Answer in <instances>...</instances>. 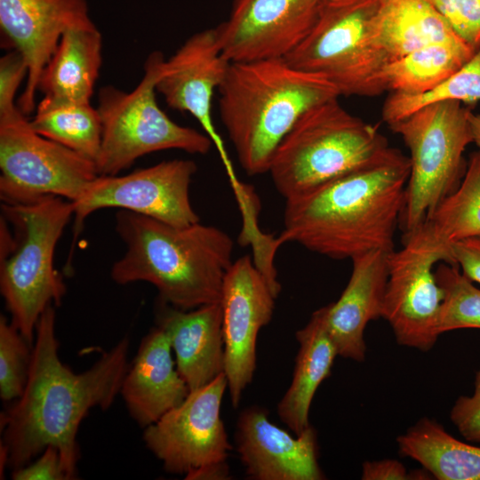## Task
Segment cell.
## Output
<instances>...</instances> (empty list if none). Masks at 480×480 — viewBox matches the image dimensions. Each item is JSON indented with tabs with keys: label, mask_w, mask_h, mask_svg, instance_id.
Here are the masks:
<instances>
[{
	"label": "cell",
	"mask_w": 480,
	"mask_h": 480,
	"mask_svg": "<svg viewBox=\"0 0 480 480\" xmlns=\"http://www.w3.org/2000/svg\"><path fill=\"white\" fill-rule=\"evenodd\" d=\"M54 306L36 328L28 378L22 396L1 413L0 445L7 467L20 468L47 446L56 447L70 480L77 476L76 435L91 409H108L129 368V340L123 338L89 369L76 373L59 357Z\"/></svg>",
	"instance_id": "6da1fadb"
},
{
	"label": "cell",
	"mask_w": 480,
	"mask_h": 480,
	"mask_svg": "<svg viewBox=\"0 0 480 480\" xmlns=\"http://www.w3.org/2000/svg\"><path fill=\"white\" fill-rule=\"evenodd\" d=\"M410 171L409 156L389 146L364 166L285 200L278 242H295L335 260L391 252Z\"/></svg>",
	"instance_id": "7a4b0ae2"
},
{
	"label": "cell",
	"mask_w": 480,
	"mask_h": 480,
	"mask_svg": "<svg viewBox=\"0 0 480 480\" xmlns=\"http://www.w3.org/2000/svg\"><path fill=\"white\" fill-rule=\"evenodd\" d=\"M116 230L126 246L111 268L116 284L149 283L160 301L182 310L220 301L234 262L225 231L200 222L176 227L124 210L116 214Z\"/></svg>",
	"instance_id": "3957f363"
},
{
	"label": "cell",
	"mask_w": 480,
	"mask_h": 480,
	"mask_svg": "<svg viewBox=\"0 0 480 480\" xmlns=\"http://www.w3.org/2000/svg\"><path fill=\"white\" fill-rule=\"evenodd\" d=\"M218 92L221 122L250 176L268 172L277 147L306 112L340 96L332 83L284 59L231 62Z\"/></svg>",
	"instance_id": "277c9868"
},
{
	"label": "cell",
	"mask_w": 480,
	"mask_h": 480,
	"mask_svg": "<svg viewBox=\"0 0 480 480\" xmlns=\"http://www.w3.org/2000/svg\"><path fill=\"white\" fill-rule=\"evenodd\" d=\"M0 292L12 324L33 346L37 322L66 294L54 252L74 216L72 202L46 196L27 204H2Z\"/></svg>",
	"instance_id": "5b68a950"
},
{
	"label": "cell",
	"mask_w": 480,
	"mask_h": 480,
	"mask_svg": "<svg viewBox=\"0 0 480 480\" xmlns=\"http://www.w3.org/2000/svg\"><path fill=\"white\" fill-rule=\"evenodd\" d=\"M338 99L306 112L277 147L268 172L285 200L364 166L389 147L378 126L349 113Z\"/></svg>",
	"instance_id": "8992f818"
},
{
	"label": "cell",
	"mask_w": 480,
	"mask_h": 480,
	"mask_svg": "<svg viewBox=\"0 0 480 480\" xmlns=\"http://www.w3.org/2000/svg\"><path fill=\"white\" fill-rule=\"evenodd\" d=\"M470 114L460 102L437 101L388 125L410 152L411 171L399 225L404 233L423 224L460 184L467 168L463 154L473 142Z\"/></svg>",
	"instance_id": "52a82bcc"
},
{
	"label": "cell",
	"mask_w": 480,
	"mask_h": 480,
	"mask_svg": "<svg viewBox=\"0 0 480 480\" xmlns=\"http://www.w3.org/2000/svg\"><path fill=\"white\" fill-rule=\"evenodd\" d=\"M164 58L151 52L144 75L131 92L112 85L100 88L98 111L102 125L99 175H116L136 159L160 150L180 149L205 155L212 147L205 133L173 122L157 105L156 80Z\"/></svg>",
	"instance_id": "ba28073f"
},
{
	"label": "cell",
	"mask_w": 480,
	"mask_h": 480,
	"mask_svg": "<svg viewBox=\"0 0 480 480\" xmlns=\"http://www.w3.org/2000/svg\"><path fill=\"white\" fill-rule=\"evenodd\" d=\"M376 4L377 0L322 1L314 26L284 60L326 79L340 96L380 95L386 92L380 74L387 61L369 36Z\"/></svg>",
	"instance_id": "9c48e42d"
},
{
	"label": "cell",
	"mask_w": 480,
	"mask_h": 480,
	"mask_svg": "<svg viewBox=\"0 0 480 480\" xmlns=\"http://www.w3.org/2000/svg\"><path fill=\"white\" fill-rule=\"evenodd\" d=\"M454 262L451 244L425 221L404 233L403 246L388 254V278L382 317L390 324L398 344L421 351L432 348L439 330L444 291L435 266Z\"/></svg>",
	"instance_id": "30bf717a"
},
{
	"label": "cell",
	"mask_w": 480,
	"mask_h": 480,
	"mask_svg": "<svg viewBox=\"0 0 480 480\" xmlns=\"http://www.w3.org/2000/svg\"><path fill=\"white\" fill-rule=\"evenodd\" d=\"M19 107L0 114V197L27 204L46 196L76 201L99 174L95 164L47 139Z\"/></svg>",
	"instance_id": "8fae6325"
},
{
	"label": "cell",
	"mask_w": 480,
	"mask_h": 480,
	"mask_svg": "<svg viewBox=\"0 0 480 480\" xmlns=\"http://www.w3.org/2000/svg\"><path fill=\"white\" fill-rule=\"evenodd\" d=\"M197 165L188 159L163 161L125 175H98L74 202V241L92 212L117 208L185 227L199 222L189 196Z\"/></svg>",
	"instance_id": "7c38bea8"
},
{
	"label": "cell",
	"mask_w": 480,
	"mask_h": 480,
	"mask_svg": "<svg viewBox=\"0 0 480 480\" xmlns=\"http://www.w3.org/2000/svg\"><path fill=\"white\" fill-rule=\"evenodd\" d=\"M228 380L220 374L187 397L156 422L144 428L147 448L172 474H191L227 462L232 449L220 417Z\"/></svg>",
	"instance_id": "4fadbf2b"
},
{
	"label": "cell",
	"mask_w": 480,
	"mask_h": 480,
	"mask_svg": "<svg viewBox=\"0 0 480 480\" xmlns=\"http://www.w3.org/2000/svg\"><path fill=\"white\" fill-rule=\"evenodd\" d=\"M229 62L223 55L216 28L192 35L167 60H164L156 89L167 105L188 112L199 123L216 148L236 196L245 190L212 118V99L222 84Z\"/></svg>",
	"instance_id": "5bb4252c"
},
{
	"label": "cell",
	"mask_w": 480,
	"mask_h": 480,
	"mask_svg": "<svg viewBox=\"0 0 480 480\" xmlns=\"http://www.w3.org/2000/svg\"><path fill=\"white\" fill-rule=\"evenodd\" d=\"M276 299L251 256L244 255L232 263L224 277L220 303L224 374L235 408L252 380L257 337L272 318Z\"/></svg>",
	"instance_id": "9a60e30c"
},
{
	"label": "cell",
	"mask_w": 480,
	"mask_h": 480,
	"mask_svg": "<svg viewBox=\"0 0 480 480\" xmlns=\"http://www.w3.org/2000/svg\"><path fill=\"white\" fill-rule=\"evenodd\" d=\"M322 0H233L216 28L229 62L284 59L308 35Z\"/></svg>",
	"instance_id": "2e32d148"
},
{
	"label": "cell",
	"mask_w": 480,
	"mask_h": 480,
	"mask_svg": "<svg viewBox=\"0 0 480 480\" xmlns=\"http://www.w3.org/2000/svg\"><path fill=\"white\" fill-rule=\"evenodd\" d=\"M86 0H0V28L5 41L27 66L25 89L18 100L24 115L35 109L40 76L62 34L92 23Z\"/></svg>",
	"instance_id": "e0dca14e"
},
{
	"label": "cell",
	"mask_w": 480,
	"mask_h": 480,
	"mask_svg": "<svg viewBox=\"0 0 480 480\" xmlns=\"http://www.w3.org/2000/svg\"><path fill=\"white\" fill-rule=\"evenodd\" d=\"M236 451L253 480H322L317 435L309 425L296 437L272 423L259 406L244 410L236 432Z\"/></svg>",
	"instance_id": "ac0fdd59"
},
{
	"label": "cell",
	"mask_w": 480,
	"mask_h": 480,
	"mask_svg": "<svg viewBox=\"0 0 480 480\" xmlns=\"http://www.w3.org/2000/svg\"><path fill=\"white\" fill-rule=\"evenodd\" d=\"M389 252L373 250L351 259L352 272L339 300L324 306L325 324L338 356L363 362L364 330L382 317Z\"/></svg>",
	"instance_id": "d6986e66"
},
{
	"label": "cell",
	"mask_w": 480,
	"mask_h": 480,
	"mask_svg": "<svg viewBox=\"0 0 480 480\" xmlns=\"http://www.w3.org/2000/svg\"><path fill=\"white\" fill-rule=\"evenodd\" d=\"M156 323L169 339L176 367L189 391L207 385L224 373L220 301L189 310L160 301Z\"/></svg>",
	"instance_id": "ffe728a7"
},
{
	"label": "cell",
	"mask_w": 480,
	"mask_h": 480,
	"mask_svg": "<svg viewBox=\"0 0 480 480\" xmlns=\"http://www.w3.org/2000/svg\"><path fill=\"white\" fill-rule=\"evenodd\" d=\"M172 350L166 334L156 326L141 340L124 378L120 394L130 415L141 428L156 422L189 393L175 368Z\"/></svg>",
	"instance_id": "44dd1931"
},
{
	"label": "cell",
	"mask_w": 480,
	"mask_h": 480,
	"mask_svg": "<svg viewBox=\"0 0 480 480\" xmlns=\"http://www.w3.org/2000/svg\"><path fill=\"white\" fill-rule=\"evenodd\" d=\"M369 36L387 63L434 43L461 40L427 0H377Z\"/></svg>",
	"instance_id": "7402d4cb"
},
{
	"label": "cell",
	"mask_w": 480,
	"mask_h": 480,
	"mask_svg": "<svg viewBox=\"0 0 480 480\" xmlns=\"http://www.w3.org/2000/svg\"><path fill=\"white\" fill-rule=\"evenodd\" d=\"M300 348L295 360L292 383L277 405L280 420L300 435L310 424L309 409L320 384L330 375L336 346L325 324L324 306L316 310L301 329L296 332Z\"/></svg>",
	"instance_id": "603a6c76"
},
{
	"label": "cell",
	"mask_w": 480,
	"mask_h": 480,
	"mask_svg": "<svg viewBox=\"0 0 480 480\" xmlns=\"http://www.w3.org/2000/svg\"><path fill=\"white\" fill-rule=\"evenodd\" d=\"M101 48V34L93 22L68 28L40 76L37 91L53 100L91 102Z\"/></svg>",
	"instance_id": "cb8c5ba5"
},
{
	"label": "cell",
	"mask_w": 480,
	"mask_h": 480,
	"mask_svg": "<svg viewBox=\"0 0 480 480\" xmlns=\"http://www.w3.org/2000/svg\"><path fill=\"white\" fill-rule=\"evenodd\" d=\"M396 442L404 456L438 480H480V447L458 440L433 420H418Z\"/></svg>",
	"instance_id": "d4e9b609"
},
{
	"label": "cell",
	"mask_w": 480,
	"mask_h": 480,
	"mask_svg": "<svg viewBox=\"0 0 480 480\" xmlns=\"http://www.w3.org/2000/svg\"><path fill=\"white\" fill-rule=\"evenodd\" d=\"M475 51L461 40L434 43L388 62L380 79L393 93H426L463 66Z\"/></svg>",
	"instance_id": "484cf974"
},
{
	"label": "cell",
	"mask_w": 480,
	"mask_h": 480,
	"mask_svg": "<svg viewBox=\"0 0 480 480\" xmlns=\"http://www.w3.org/2000/svg\"><path fill=\"white\" fill-rule=\"evenodd\" d=\"M34 131L96 163L102 125L91 102L58 101L44 97L29 120Z\"/></svg>",
	"instance_id": "4316f807"
},
{
	"label": "cell",
	"mask_w": 480,
	"mask_h": 480,
	"mask_svg": "<svg viewBox=\"0 0 480 480\" xmlns=\"http://www.w3.org/2000/svg\"><path fill=\"white\" fill-rule=\"evenodd\" d=\"M426 221L449 244L480 236V150L470 155L459 187Z\"/></svg>",
	"instance_id": "83f0119b"
},
{
	"label": "cell",
	"mask_w": 480,
	"mask_h": 480,
	"mask_svg": "<svg viewBox=\"0 0 480 480\" xmlns=\"http://www.w3.org/2000/svg\"><path fill=\"white\" fill-rule=\"evenodd\" d=\"M445 100L464 104L480 100V45L463 66L433 90L419 95L390 92L384 101L381 117L389 125L423 106Z\"/></svg>",
	"instance_id": "f1b7e54d"
},
{
	"label": "cell",
	"mask_w": 480,
	"mask_h": 480,
	"mask_svg": "<svg viewBox=\"0 0 480 480\" xmlns=\"http://www.w3.org/2000/svg\"><path fill=\"white\" fill-rule=\"evenodd\" d=\"M436 277L444 291L440 333L457 329H480V289L458 265L440 263L436 268Z\"/></svg>",
	"instance_id": "f546056e"
},
{
	"label": "cell",
	"mask_w": 480,
	"mask_h": 480,
	"mask_svg": "<svg viewBox=\"0 0 480 480\" xmlns=\"http://www.w3.org/2000/svg\"><path fill=\"white\" fill-rule=\"evenodd\" d=\"M32 348L5 316L0 317V397L4 402L20 398L28 378Z\"/></svg>",
	"instance_id": "4dcf8cb0"
},
{
	"label": "cell",
	"mask_w": 480,
	"mask_h": 480,
	"mask_svg": "<svg viewBox=\"0 0 480 480\" xmlns=\"http://www.w3.org/2000/svg\"><path fill=\"white\" fill-rule=\"evenodd\" d=\"M468 46L480 45V0H427Z\"/></svg>",
	"instance_id": "1f68e13d"
},
{
	"label": "cell",
	"mask_w": 480,
	"mask_h": 480,
	"mask_svg": "<svg viewBox=\"0 0 480 480\" xmlns=\"http://www.w3.org/2000/svg\"><path fill=\"white\" fill-rule=\"evenodd\" d=\"M450 418L467 441L480 444V369L476 372L473 394L455 401Z\"/></svg>",
	"instance_id": "d6a6232c"
},
{
	"label": "cell",
	"mask_w": 480,
	"mask_h": 480,
	"mask_svg": "<svg viewBox=\"0 0 480 480\" xmlns=\"http://www.w3.org/2000/svg\"><path fill=\"white\" fill-rule=\"evenodd\" d=\"M28 76V66L22 55L13 50L0 60V114L13 110L15 96L23 79Z\"/></svg>",
	"instance_id": "836d02e7"
},
{
	"label": "cell",
	"mask_w": 480,
	"mask_h": 480,
	"mask_svg": "<svg viewBox=\"0 0 480 480\" xmlns=\"http://www.w3.org/2000/svg\"><path fill=\"white\" fill-rule=\"evenodd\" d=\"M12 478L14 480H70L60 452L54 446H47L35 461H30L12 470Z\"/></svg>",
	"instance_id": "e575fe53"
},
{
	"label": "cell",
	"mask_w": 480,
	"mask_h": 480,
	"mask_svg": "<svg viewBox=\"0 0 480 480\" xmlns=\"http://www.w3.org/2000/svg\"><path fill=\"white\" fill-rule=\"evenodd\" d=\"M430 475L424 470L408 472L406 468L396 460H381L365 461L362 467L361 478L363 480H407L428 479Z\"/></svg>",
	"instance_id": "d590c367"
},
{
	"label": "cell",
	"mask_w": 480,
	"mask_h": 480,
	"mask_svg": "<svg viewBox=\"0 0 480 480\" xmlns=\"http://www.w3.org/2000/svg\"><path fill=\"white\" fill-rule=\"evenodd\" d=\"M451 247L461 272L473 283L480 284V236L454 242Z\"/></svg>",
	"instance_id": "8d00e7d4"
},
{
	"label": "cell",
	"mask_w": 480,
	"mask_h": 480,
	"mask_svg": "<svg viewBox=\"0 0 480 480\" xmlns=\"http://www.w3.org/2000/svg\"><path fill=\"white\" fill-rule=\"evenodd\" d=\"M229 476V470L227 462L207 466L186 476L188 480H212L227 479Z\"/></svg>",
	"instance_id": "74e56055"
},
{
	"label": "cell",
	"mask_w": 480,
	"mask_h": 480,
	"mask_svg": "<svg viewBox=\"0 0 480 480\" xmlns=\"http://www.w3.org/2000/svg\"><path fill=\"white\" fill-rule=\"evenodd\" d=\"M473 142L480 148V115L471 112L469 116Z\"/></svg>",
	"instance_id": "f35d334b"
},
{
	"label": "cell",
	"mask_w": 480,
	"mask_h": 480,
	"mask_svg": "<svg viewBox=\"0 0 480 480\" xmlns=\"http://www.w3.org/2000/svg\"><path fill=\"white\" fill-rule=\"evenodd\" d=\"M322 1L336 3V2H343V1H349V0H322Z\"/></svg>",
	"instance_id": "ab89813d"
}]
</instances>
